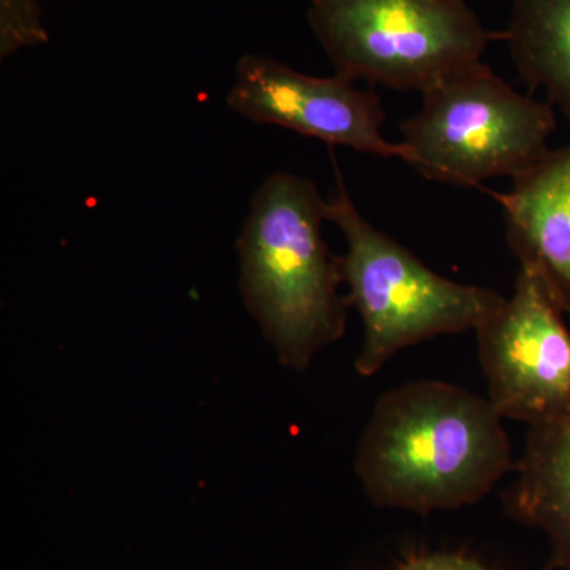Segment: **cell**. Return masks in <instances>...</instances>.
Listing matches in <instances>:
<instances>
[{"label":"cell","instance_id":"6da1fadb","mask_svg":"<svg viewBox=\"0 0 570 570\" xmlns=\"http://www.w3.org/2000/svg\"><path fill=\"white\" fill-rule=\"evenodd\" d=\"M502 420L489 397L448 382H409L385 392L356 450L367 499L422 515L475 504L512 468Z\"/></svg>","mask_w":570,"mask_h":570},{"label":"cell","instance_id":"7a4b0ae2","mask_svg":"<svg viewBox=\"0 0 570 570\" xmlns=\"http://www.w3.org/2000/svg\"><path fill=\"white\" fill-rule=\"evenodd\" d=\"M326 200L305 176L277 171L250 198L239 234V287L285 367L305 371L346 333L341 261L322 232Z\"/></svg>","mask_w":570,"mask_h":570},{"label":"cell","instance_id":"3957f363","mask_svg":"<svg viewBox=\"0 0 570 570\" xmlns=\"http://www.w3.org/2000/svg\"><path fill=\"white\" fill-rule=\"evenodd\" d=\"M325 217L346 242L340 261L348 305L363 324L362 348L355 360L360 376H374L397 352L423 341L475 332L508 298L434 273L367 223L341 179L326 198Z\"/></svg>","mask_w":570,"mask_h":570},{"label":"cell","instance_id":"277c9868","mask_svg":"<svg viewBox=\"0 0 570 570\" xmlns=\"http://www.w3.org/2000/svg\"><path fill=\"white\" fill-rule=\"evenodd\" d=\"M557 127L550 102L524 96L487 63H472L422 92V107L400 124L404 164L428 179L479 186L515 179L539 163Z\"/></svg>","mask_w":570,"mask_h":570},{"label":"cell","instance_id":"5b68a950","mask_svg":"<svg viewBox=\"0 0 570 570\" xmlns=\"http://www.w3.org/2000/svg\"><path fill=\"white\" fill-rule=\"evenodd\" d=\"M307 21L335 73L420 94L482 61L494 37L466 0H311Z\"/></svg>","mask_w":570,"mask_h":570},{"label":"cell","instance_id":"8992f818","mask_svg":"<svg viewBox=\"0 0 570 570\" xmlns=\"http://www.w3.org/2000/svg\"><path fill=\"white\" fill-rule=\"evenodd\" d=\"M534 273L475 330L489 401L502 419L543 425L570 411V332Z\"/></svg>","mask_w":570,"mask_h":570},{"label":"cell","instance_id":"52a82bcc","mask_svg":"<svg viewBox=\"0 0 570 570\" xmlns=\"http://www.w3.org/2000/svg\"><path fill=\"white\" fill-rule=\"evenodd\" d=\"M225 102L250 122L283 127L356 153L406 160L403 146L382 134L381 97L337 73L314 77L266 56L246 55L236 62Z\"/></svg>","mask_w":570,"mask_h":570},{"label":"cell","instance_id":"ba28073f","mask_svg":"<svg viewBox=\"0 0 570 570\" xmlns=\"http://www.w3.org/2000/svg\"><path fill=\"white\" fill-rule=\"evenodd\" d=\"M512 181L509 193L497 195L510 249L570 314V145Z\"/></svg>","mask_w":570,"mask_h":570},{"label":"cell","instance_id":"9c48e42d","mask_svg":"<svg viewBox=\"0 0 570 570\" xmlns=\"http://www.w3.org/2000/svg\"><path fill=\"white\" fill-rule=\"evenodd\" d=\"M512 519L546 534L549 570H570V411L531 426L517 480L505 493Z\"/></svg>","mask_w":570,"mask_h":570},{"label":"cell","instance_id":"30bf717a","mask_svg":"<svg viewBox=\"0 0 570 570\" xmlns=\"http://www.w3.org/2000/svg\"><path fill=\"white\" fill-rule=\"evenodd\" d=\"M502 37L521 80L570 116V0H513Z\"/></svg>","mask_w":570,"mask_h":570},{"label":"cell","instance_id":"8fae6325","mask_svg":"<svg viewBox=\"0 0 570 570\" xmlns=\"http://www.w3.org/2000/svg\"><path fill=\"white\" fill-rule=\"evenodd\" d=\"M39 0H0V56L47 41Z\"/></svg>","mask_w":570,"mask_h":570},{"label":"cell","instance_id":"7c38bea8","mask_svg":"<svg viewBox=\"0 0 570 570\" xmlns=\"http://www.w3.org/2000/svg\"><path fill=\"white\" fill-rule=\"evenodd\" d=\"M397 570H493L474 558L459 553H430L412 557Z\"/></svg>","mask_w":570,"mask_h":570}]
</instances>
